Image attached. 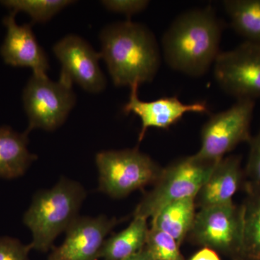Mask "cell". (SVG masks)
I'll use <instances>...</instances> for the list:
<instances>
[{"mask_svg": "<svg viewBox=\"0 0 260 260\" xmlns=\"http://www.w3.org/2000/svg\"><path fill=\"white\" fill-rule=\"evenodd\" d=\"M86 197L81 184L65 177L51 189L38 191L23 218L24 225L31 232V250H50L56 238L79 217Z\"/></svg>", "mask_w": 260, "mask_h": 260, "instance_id": "3", "label": "cell"}, {"mask_svg": "<svg viewBox=\"0 0 260 260\" xmlns=\"http://www.w3.org/2000/svg\"><path fill=\"white\" fill-rule=\"evenodd\" d=\"M101 3L109 11L127 17L141 13L150 4L148 0H104Z\"/></svg>", "mask_w": 260, "mask_h": 260, "instance_id": "24", "label": "cell"}, {"mask_svg": "<svg viewBox=\"0 0 260 260\" xmlns=\"http://www.w3.org/2000/svg\"><path fill=\"white\" fill-rule=\"evenodd\" d=\"M71 0H5L0 4L18 13L24 12L31 18L32 23H46L54 15L69 5L73 4Z\"/></svg>", "mask_w": 260, "mask_h": 260, "instance_id": "20", "label": "cell"}, {"mask_svg": "<svg viewBox=\"0 0 260 260\" xmlns=\"http://www.w3.org/2000/svg\"><path fill=\"white\" fill-rule=\"evenodd\" d=\"M195 198H188L167 205L154 218L151 227L167 233L178 244L190 233L194 224Z\"/></svg>", "mask_w": 260, "mask_h": 260, "instance_id": "17", "label": "cell"}, {"mask_svg": "<svg viewBox=\"0 0 260 260\" xmlns=\"http://www.w3.org/2000/svg\"><path fill=\"white\" fill-rule=\"evenodd\" d=\"M223 29L211 7L179 15L162 37L166 62L173 70L189 76L205 74L220 54Z\"/></svg>", "mask_w": 260, "mask_h": 260, "instance_id": "1", "label": "cell"}, {"mask_svg": "<svg viewBox=\"0 0 260 260\" xmlns=\"http://www.w3.org/2000/svg\"><path fill=\"white\" fill-rule=\"evenodd\" d=\"M240 162L239 156L219 160L197 196L201 208L233 203V197L242 183Z\"/></svg>", "mask_w": 260, "mask_h": 260, "instance_id": "14", "label": "cell"}, {"mask_svg": "<svg viewBox=\"0 0 260 260\" xmlns=\"http://www.w3.org/2000/svg\"><path fill=\"white\" fill-rule=\"evenodd\" d=\"M73 84L61 75L58 81L47 75H32L23 93L27 134L36 129L54 131L64 124L76 102Z\"/></svg>", "mask_w": 260, "mask_h": 260, "instance_id": "6", "label": "cell"}, {"mask_svg": "<svg viewBox=\"0 0 260 260\" xmlns=\"http://www.w3.org/2000/svg\"><path fill=\"white\" fill-rule=\"evenodd\" d=\"M17 13L10 12L5 17L3 24L7 28L0 54L7 64L17 68H29L32 74L47 75L49 59L38 42L29 24L18 25L15 21Z\"/></svg>", "mask_w": 260, "mask_h": 260, "instance_id": "13", "label": "cell"}, {"mask_svg": "<svg viewBox=\"0 0 260 260\" xmlns=\"http://www.w3.org/2000/svg\"><path fill=\"white\" fill-rule=\"evenodd\" d=\"M28 135L10 126H0V178L22 177L37 160V155L29 151Z\"/></svg>", "mask_w": 260, "mask_h": 260, "instance_id": "15", "label": "cell"}, {"mask_svg": "<svg viewBox=\"0 0 260 260\" xmlns=\"http://www.w3.org/2000/svg\"><path fill=\"white\" fill-rule=\"evenodd\" d=\"M99 191L112 198L127 196L155 182L162 170L138 149L104 150L95 155Z\"/></svg>", "mask_w": 260, "mask_h": 260, "instance_id": "5", "label": "cell"}, {"mask_svg": "<svg viewBox=\"0 0 260 260\" xmlns=\"http://www.w3.org/2000/svg\"><path fill=\"white\" fill-rule=\"evenodd\" d=\"M218 162L202 160L194 155L162 170L153 189L137 206L133 217L148 220L171 203L188 198L196 199Z\"/></svg>", "mask_w": 260, "mask_h": 260, "instance_id": "4", "label": "cell"}, {"mask_svg": "<svg viewBox=\"0 0 260 260\" xmlns=\"http://www.w3.org/2000/svg\"><path fill=\"white\" fill-rule=\"evenodd\" d=\"M195 240L210 249L242 250V207L233 203L202 208L190 232Z\"/></svg>", "mask_w": 260, "mask_h": 260, "instance_id": "9", "label": "cell"}, {"mask_svg": "<svg viewBox=\"0 0 260 260\" xmlns=\"http://www.w3.org/2000/svg\"><path fill=\"white\" fill-rule=\"evenodd\" d=\"M53 51L61 63V75L89 93L105 89L107 80L99 64L102 56L81 37L66 36L56 43Z\"/></svg>", "mask_w": 260, "mask_h": 260, "instance_id": "10", "label": "cell"}, {"mask_svg": "<svg viewBox=\"0 0 260 260\" xmlns=\"http://www.w3.org/2000/svg\"><path fill=\"white\" fill-rule=\"evenodd\" d=\"M177 241L167 233L151 227L144 249L153 260H183Z\"/></svg>", "mask_w": 260, "mask_h": 260, "instance_id": "21", "label": "cell"}, {"mask_svg": "<svg viewBox=\"0 0 260 260\" xmlns=\"http://www.w3.org/2000/svg\"><path fill=\"white\" fill-rule=\"evenodd\" d=\"M149 228L147 219L134 217L124 230L106 239L99 259L122 260L144 249Z\"/></svg>", "mask_w": 260, "mask_h": 260, "instance_id": "16", "label": "cell"}, {"mask_svg": "<svg viewBox=\"0 0 260 260\" xmlns=\"http://www.w3.org/2000/svg\"><path fill=\"white\" fill-rule=\"evenodd\" d=\"M122 260H153L145 249Z\"/></svg>", "mask_w": 260, "mask_h": 260, "instance_id": "26", "label": "cell"}, {"mask_svg": "<svg viewBox=\"0 0 260 260\" xmlns=\"http://www.w3.org/2000/svg\"><path fill=\"white\" fill-rule=\"evenodd\" d=\"M249 198L243 205L242 252L260 260V189H248Z\"/></svg>", "mask_w": 260, "mask_h": 260, "instance_id": "19", "label": "cell"}, {"mask_svg": "<svg viewBox=\"0 0 260 260\" xmlns=\"http://www.w3.org/2000/svg\"><path fill=\"white\" fill-rule=\"evenodd\" d=\"M30 246L18 239L10 237H0V260H30Z\"/></svg>", "mask_w": 260, "mask_h": 260, "instance_id": "23", "label": "cell"}, {"mask_svg": "<svg viewBox=\"0 0 260 260\" xmlns=\"http://www.w3.org/2000/svg\"><path fill=\"white\" fill-rule=\"evenodd\" d=\"M100 54L116 86L150 83L160 65V53L153 32L131 20L111 24L100 34Z\"/></svg>", "mask_w": 260, "mask_h": 260, "instance_id": "2", "label": "cell"}, {"mask_svg": "<svg viewBox=\"0 0 260 260\" xmlns=\"http://www.w3.org/2000/svg\"><path fill=\"white\" fill-rule=\"evenodd\" d=\"M189 260H220L218 254L210 248L205 247L198 251Z\"/></svg>", "mask_w": 260, "mask_h": 260, "instance_id": "25", "label": "cell"}, {"mask_svg": "<svg viewBox=\"0 0 260 260\" xmlns=\"http://www.w3.org/2000/svg\"><path fill=\"white\" fill-rule=\"evenodd\" d=\"M214 76L220 88L237 100L260 99V44L245 42L220 53Z\"/></svg>", "mask_w": 260, "mask_h": 260, "instance_id": "8", "label": "cell"}, {"mask_svg": "<svg viewBox=\"0 0 260 260\" xmlns=\"http://www.w3.org/2000/svg\"><path fill=\"white\" fill-rule=\"evenodd\" d=\"M254 101L242 99L210 118L202 129L201 147L195 157L216 162L239 143L249 142Z\"/></svg>", "mask_w": 260, "mask_h": 260, "instance_id": "7", "label": "cell"}, {"mask_svg": "<svg viewBox=\"0 0 260 260\" xmlns=\"http://www.w3.org/2000/svg\"><path fill=\"white\" fill-rule=\"evenodd\" d=\"M249 158L246 165V177L249 179L248 189H260V130L251 138Z\"/></svg>", "mask_w": 260, "mask_h": 260, "instance_id": "22", "label": "cell"}, {"mask_svg": "<svg viewBox=\"0 0 260 260\" xmlns=\"http://www.w3.org/2000/svg\"><path fill=\"white\" fill-rule=\"evenodd\" d=\"M138 85L130 87L129 101L123 108L125 114L132 113L141 120L139 139L144 138L149 128L167 129L180 120L184 114L194 112L204 114L209 112L205 102L183 104L177 97L160 98L151 102H143L138 96Z\"/></svg>", "mask_w": 260, "mask_h": 260, "instance_id": "12", "label": "cell"}, {"mask_svg": "<svg viewBox=\"0 0 260 260\" xmlns=\"http://www.w3.org/2000/svg\"><path fill=\"white\" fill-rule=\"evenodd\" d=\"M116 218L104 215L78 217L67 229L60 246L54 248L47 260H97Z\"/></svg>", "mask_w": 260, "mask_h": 260, "instance_id": "11", "label": "cell"}, {"mask_svg": "<svg viewBox=\"0 0 260 260\" xmlns=\"http://www.w3.org/2000/svg\"><path fill=\"white\" fill-rule=\"evenodd\" d=\"M223 5L234 30L245 42L260 44V0H225Z\"/></svg>", "mask_w": 260, "mask_h": 260, "instance_id": "18", "label": "cell"}]
</instances>
